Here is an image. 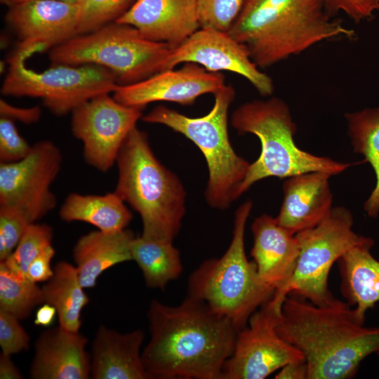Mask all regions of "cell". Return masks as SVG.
<instances>
[{
  "mask_svg": "<svg viewBox=\"0 0 379 379\" xmlns=\"http://www.w3.org/2000/svg\"><path fill=\"white\" fill-rule=\"evenodd\" d=\"M147 319L142 360L150 379H221L239 331L230 320L188 295L176 306L152 300Z\"/></svg>",
  "mask_w": 379,
  "mask_h": 379,
  "instance_id": "obj_1",
  "label": "cell"
},
{
  "mask_svg": "<svg viewBox=\"0 0 379 379\" xmlns=\"http://www.w3.org/2000/svg\"><path fill=\"white\" fill-rule=\"evenodd\" d=\"M277 333L304 355L307 379L353 378L368 356H379V327H366L347 302L317 305L290 293L283 302Z\"/></svg>",
  "mask_w": 379,
  "mask_h": 379,
  "instance_id": "obj_2",
  "label": "cell"
},
{
  "mask_svg": "<svg viewBox=\"0 0 379 379\" xmlns=\"http://www.w3.org/2000/svg\"><path fill=\"white\" fill-rule=\"evenodd\" d=\"M227 32L260 69L323 41L355 37L353 29L331 18L323 0H245Z\"/></svg>",
  "mask_w": 379,
  "mask_h": 379,
  "instance_id": "obj_3",
  "label": "cell"
},
{
  "mask_svg": "<svg viewBox=\"0 0 379 379\" xmlns=\"http://www.w3.org/2000/svg\"><path fill=\"white\" fill-rule=\"evenodd\" d=\"M116 163L114 192L139 213L141 237L173 241L186 211V192L180 179L157 159L147 134L137 126L126 137Z\"/></svg>",
  "mask_w": 379,
  "mask_h": 379,
  "instance_id": "obj_4",
  "label": "cell"
},
{
  "mask_svg": "<svg viewBox=\"0 0 379 379\" xmlns=\"http://www.w3.org/2000/svg\"><path fill=\"white\" fill-rule=\"evenodd\" d=\"M231 124L239 133L256 135L261 142L260 154L250 164L239 187L238 197L255 182L268 177L287 178L314 171L333 175L352 165L298 148L293 140L296 125L289 107L279 98L254 100L241 105L232 114Z\"/></svg>",
  "mask_w": 379,
  "mask_h": 379,
  "instance_id": "obj_5",
  "label": "cell"
},
{
  "mask_svg": "<svg viewBox=\"0 0 379 379\" xmlns=\"http://www.w3.org/2000/svg\"><path fill=\"white\" fill-rule=\"evenodd\" d=\"M252 207L251 201H246L237 208L232 239L225 253L219 258L204 260L187 282L188 296L205 302L238 331L274 293L260 281L254 261L246 255L245 227Z\"/></svg>",
  "mask_w": 379,
  "mask_h": 379,
  "instance_id": "obj_6",
  "label": "cell"
},
{
  "mask_svg": "<svg viewBox=\"0 0 379 379\" xmlns=\"http://www.w3.org/2000/svg\"><path fill=\"white\" fill-rule=\"evenodd\" d=\"M213 95V107L203 117L192 118L158 105L141 119L166 126L199 148L208 169L206 201L212 208L225 210L239 198V187L251 164L235 152L229 138L228 112L235 97L234 87L225 84Z\"/></svg>",
  "mask_w": 379,
  "mask_h": 379,
  "instance_id": "obj_7",
  "label": "cell"
},
{
  "mask_svg": "<svg viewBox=\"0 0 379 379\" xmlns=\"http://www.w3.org/2000/svg\"><path fill=\"white\" fill-rule=\"evenodd\" d=\"M171 50L164 42L145 38L130 25L113 22L53 48L48 58L51 65L104 67L119 86H126L164 71Z\"/></svg>",
  "mask_w": 379,
  "mask_h": 379,
  "instance_id": "obj_8",
  "label": "cell"
},
{
  "mask_svg": "<svg viewBox=\"0 0 379 379\" xmlns=\"http://www.w3.org/2000/svg\"><path fill=\"white\" fill-rule=\"evenodd\" d=\"M32 55L16 48L8 60V73L1 93L4 95L40 98L54 115H66L88 101L113 93L119 84L115 75L96 65H51L38 72L27 68L26 60Z\"/></svg>",
  "mask_w": 379,
  "mask_h": 379,
  "instance_id": "obj_9",
  "label": "cell"
},
{
  "mask_svg": "<svg viewBox=\"0 0 379 379\" xmlns=\"http://www.w3.org/2000/svg\"><path fill=\"white\" fill-rule=\"evenodd\" d=\"M353 217L345 207L333 208L318 225L295 234L300 253L295 271L286 286L272 299L282 304L293 293L317 305H326L335 298L328 288L332 265L364 237L352 230Z\"/></svg>",
  "mask_w": 379,
  "mask_h": 379,
  "instance_id": "obj_10",
  "label": "cell"
},
{
  "mask_svg": "<svg viewBox=\"0 0 379 379\" xmlns=\"http://www.w3.org/2000/svg\"><path fill=\"white\" fill-rule=\"evenodd\" d=\"M281 306L270 298L251 315L237 332L221 379H264L288 363L305 360L302 353L276 331Z\"/></svg>",
  "mask_w": 379,
  "mask_h": 379,
  "instance_id": "obj_11",
  "label": "cell"
},
{
  "mask_svg": "<svg viewBox=\"0 0 379 379\" xmlns=\"http://www.w3.org/2000/svg\"><path fill=\"white\" fill-rule=\"evenodd\" d=\"M62 161L59 148L44 140L32 145L29 154L12 163H0V205L15 207L36 222L56 206L51 185Z\"/></svg>",
  "mask_w": 379,
  "mask_h": 379,
  "instance_id": "obj_12",
  "label": "cell"
},
{
  "mask_svg": "<svg viewBox=\"0 0 379 379\" xmlns=\"http://www.w3.org/2000/svg\"><path fill=\"white\" fill-rule=\"evenodd\" d=\"M142 110L119 103L109 93L97 95L75 108L71 113V129L83 143L86 163L101 172L108 171Z\"/></svg>",
  "mask_w": 379,
  "mask_h": 379,
  "instance_id": "obj_13",
  "label": "cell"
},
{
  "mask_svg": "<svg viewBox=\"0 0 379 379\" xmlns=\"http://www.w3.org/2000/svg\"><path fill=\"white\" fill-rule=\"evenodd\" d=\"M185 62L197 63L210 72L228 71L238 74L262 96H270L274 91L272 78L253 62L246 47L227 32L200 27L171 50L164 70Z\"/></svg>",
  "mask_w": 379,
  "mask_h": 379,
  "instance_id": "obj_14",
  "label": "cell"
},
{
  "mask_svg": "<svg viewBox=\"0 0 379 379\" xmlns=\"http://www.w3.org/2000/svg\"><path fill=\"white\" fill-rule=\"evenodd\" d=\"M79 17L77 2L32 0L8 7L4 19L17 36V48L33 55L76 36Z\"/></svg>",
  "mask_w": 379,
  "mask_h": 379,
  "instance_id": "obj_15",
  "label": "cell"
},
{
  "mask_svg": "<svg viewBox=\"0 0 379 379\" xmlns=\"http://www.w3.org/2000/svg\"><path fill=\"white\" fill-rule=\"evenodd\" d=\"M180 68L164 70L135 84L118 86L113 98L119 103L144 109L149 103L168 101L191 105L198 97L214 94L225 85L220 72H208L194 62Z\"/></svg>",
  "mask_w": 379,
  "mask_h": 379,
  "instance_id": "obj_16",
  "label": "cell"
},
{
  "mask_svg": "<svg viewBox=\"0 0 379 379\" xmlns=\"http://www.w3.org/2000/svg\"><path fill=\"white\" fill-rule=\"evenodd\" d=\"M115 22L173 49L200 28L197 0H136Z\"/></svg>",
  "mask_w": 379,
  "mask_h": 379,
  "instance_id": "obj_17",
  "label": "cell"
},
{
  "mask_svg": "<svg viewBox=\"0 0 379 379\" xmlns=\"http://www.w3.org/2000/svg\"><path fill=\"white\" fill-rule=\"evenodd\" d=\"M88 338L60 326L41 332L34 343L32 379H87L91 376Z\"/></svg>",
  "mask_w": 379,
  "mask_h": 379,
  "instance_id": "obj_18",
  "label": "cell"
},
{
  "mask_svg": "<svg viewBox=\"0 0 379 379\" xmlns=\"http://www.w3.org/2000/svg\"><path fill=\"white\" fill-rule=\"evenodd\" d=\"M253 246L251 255L260 281L274 293L292 277L300 253L295 235L281 226L275 218L263 214L251 225Z\"/></svg>",
  "mask_w": 379,
  "mask_h": 379,
  "instance_id": "obj_19",
  "label": "cell"
},
{
  "mask_svg": "<svg viewBox=\"0 0 379 379\" xmlns=\"http://www.w3.org/2000/svg\"><path fill=\"white\" fill-rule=\"evenodd\" d=\"M331 174L314 171L287 178L277 222L293 234L312 228L332 210Z\"/></svg>",
  "mask_w": 379,
  "mask_h": 379,
  "instance_id": "obj_20",
  "label": "cell"
},
{
  "mask_svg": "<svg viewBox=\"0 0 379 379\" xmlns=\"http://www.w3.org/2000/svg\"><path fill=\"white\" fill-rule=\"evenodd\" d=\"M145 333L136 329L121 333L104 325L98 327L91 350L93 379H150L142 360Z\"/></svg>",
  "mask_w": 379,
  "mask_h": 379,
  "instance_id": "obj_21",
  "label": "cell"
},
{
  "mask_svg": "<svg viewBox=\"0 0 379 379\" xmlns=\"http://www.w3.org/2000/svg\"><path fill=\"white\" fill-rule=\"evenodd\" d=\"M374 241L364 237L338 260L342 292L354 305L356 319L365 324L366 314L379 301V261L371 254Z\"/></svg>",
  "mask_w": 379,
  "mask_h": 379,
  "instance_id": "obj_22",
  "label": "cell"
},
{
  "mask_svg": "<svg viewBox=\"0 0 379 379\" xmlns=\"http://www.w3.org/2000/svg\"><path fill=\"white\" fill-rule=\"evenodd\" d=\"M134 238L126 229L112 232L98 230L81 236L74 246L73 258L82 287H94L103 272L132 260L131 246Z\"/></svg>",
  "mask_w": 379,
  "mask_h": 379,
  "instance_id": "obj_23",
  "label": "cell"
},
{
  "mask_svg": "<svg viewBox=\"0 0 379 379\" xmlns=\"http://www.w3.org/2000/svg\"><path fill=\"white\" fill-rule=\"evenodd\" d=\"M114 192L104 195L69 194L62 204L60 218L66 222L81 221L102 232L126 229L132 214Z\"/></svg>",
  "mask_w": 379,
  "mask_h": 379,
  "instance_id": "obj_24",
  "label": "cell"
},
{
  "mask_svg": "<svg viewBox=\"0 0 379 379\" xmlns=\"http://www.w3.org/2000/svg\"><path fill=\"white\" fill-rule=\"evenodd\" d=\"M41 288L44 303L57 310L59 326L78 332L81 326V312L89 302V298L79 282L76 267L67 261L57 262L52 277Z\"/></svg>",
  "mask_w": 379,
  "mask_h": 379,
  "instance_id": "obj_25",
  "label": "cell"
},
{
  "mask_svg": "<svg viewBox=\"0 0 379 379\" xmlns=\"http://www.w3.org/2000/svg\"><path fill=\"white\" fill-rule=\"evenodd\" d=\"M131 251L132 260L141 270L149 288L164 290L182 272L180 252L171 241L152 240L140 236L132 241Z\"/></svg>",
  "mask_w": 379,
  "mask_h": 379,
  "instance_id": "obj_26",
  "label": "cell"
},
{
  "mask_svg": "<svg viewBox=\"0 0 379 379\" xmlns=\"http://www.w3.org/2000/svg\"><path fill=\"white\" fill-rule=\"evenodd\" d=\"M347 133L354 152L362 154L376 175V185L364 204L371 218L379 213V107L347 113Z\"/></svg>",
  "mask_w": 379,
  "mask_h": 379,
  "instance_id": "obj_27",
  "label": "cell"
},
{
  "mask_svg": "<svg viewBox=\"0 0 379 379\" xmlns=\"http://www.w3.org/2000/svg\"><path fill=\"white\" fill-rule=\"evenodd\" d=\"M44 303L42 288L20 270L11 255L0 261V310L22 320Z\"/></svg>",
  "mask_w": 379,
  "mask_h": 379,
  "instance_id": "obj_28",
  "label": "cell"
},
{
  "mask_svg": "<svg viewBox=\"0 0 379 379\" xmlns=\"http://www.w3.org/2000/svg\"><path fill=\"white\" fill-rule=\"evenodd\" d=\"M77 35L93 32L115 22L134 3L133 0H79Z\"/></svg>",
  "mask_w": 379,
  "mask_h": 379,
  "instance_id": "obj_29",
  "label": "cell"
},
{
  "mask_svg": "<svg viewBox=\"0 0 379 379\" xmlns=\"http://www.w3.org/2000/svg\"><path fill=\"white\" fill-rule=\"evenodd\" d=\"M53 230L47 224L29 223L11 255L20 270L26 275L31 262L52 245Z\"/></svg>",
  "mask_w": 379,
  "mask_h": 379,
  "instance_id": "obj_30",
  "label": "cell"
},
{
  "mask_svg": "<svg viewBox=\"0 0 379 379\" xmlns=\"http://www.w3.org/2000/svg\"><path fill=\"white\" fill-rule=\"evenodd\" d=\"M245 0H197L200 27L228 32Z\"/></svg>",
  "mask_w": 379,
  "mask_h": 379,
  "instance_id": "obj_31",
  "label": "cell"
},
{
  "mask_svg": "<svg viewBox=\"0 0 379 379\" xmlns=\"http://www.w3.org/2000/svg\"><path fill=\"white\" fill-rule=\"evenodd\" d=\"M29 223L20 209L0 205V261L13 253Z\"/></svg>",
  "mask_w": 379,
  "mask_h": 379,
  "instance_id": "obj_32",
  "label": "cell"
},
{
  "mask_svg": "<svg viewBox=\"0 0 379 379\" xmlns=\"http://www.w3.org/2000/svg\"><path fill=\"white\" fill-rule=\"evenodd\" d=\"M32 148L18 133L15 121L0 117V163L18 161L27 157Z\"/></svg>",
  "mask_w": 379,
  "mask_h": 379,
  "instance_id": "obj_33",
  "label": "cell"
},
{
  "mask_svg": "<svg viewBox=\"0 0 379 379\" xmlns=\"http://www.w3.org/2000/svg\"><path fill=\"white\" fill-rule=\"evenodd\" d=\"M29 335L20 319L0 310V346L2 353L12 355L29 348Z\"/></svg>",
  "mask_w": 379,
  "mask_h": 379,
  "instance_id": "obj_34",
  "label": "cell"
},
{
  "mask_svg": "<svg viewBox=\"0 0 379 379\" xmlns=\"http://www.w3.org/2000/svg\"><path fill=\"white\" fill-rule=\"evenodd\" d=\"M332 13H343L356 22L371 18L379 11V0H323Z\"/></svg>",
  "mask_w": 379,
  "mask_h": 379,
  "instance_id": "obj_35",
  "label": "cell"
},
{
  "mask_svg": "<svg viewBox=\"0 0 379 379\" xmlns=\"http://www.w3.org/2000/svg\"><path fill=\"white\" fill-rule=\"evenodd\" d=\"M55 253L52 245L46 248L29 264L26 276L36 283L45 282L49 280L53 274V268L51 262Z\"/></svg>",
  "mask_w": 379,
  "mask_h": 379,
  "instance_id": "obj_36",
  "label": "cell"
},
{
  "mask_svg": "<svg viewBox=\"0 0 379 379\" xmlns=\"http://www.w3.org/2000/svg\"><path fill=\"white\" fill-rule=\"evenodd\" d=\"M41 114V110L39 106L18 107L8 103L2 98L0 100V117L30 124L37 122Z\"/></svg>",
  "mask_w": 379,
  "mask_h": 379,
  "instance_id": "obj_37",
  "label": "cell"
},
{
  "mask_svg": "<svg viewBox=\"0 0 379 379\" xmlns=\"http://www.w3.org/2000/svg\"><path fill=\"white\" fill-rule=\"evenodd\" d=\"M308 368L305 360L293 361L284 366L275 375L277 379H307Z\"/></svg>",
  "mask_w": 379,
  "mask_h": 379,
  "instance_id": "obj_38",
  "label": "cell"
},
{
  "mask_svg": "<svg viewBox=\"0 0 379 379\" xmlns=\"http://www.w3.org/2000/svg\"><path fill=\"white\" fill-rule=\"evenodd\" d=\"M0 378L22 379L23 375L11 359V355L0 354Z\"/></svg>",
  "mask_w": 379,
  "mask_h": 379,
  "instance_id": "obj_39",
  "label": "cell"
},
{
  "mask_svg": "<svg viewBox=\"0 0 379 379\" xmlns=\"http://www.w3.org/2000/svg\"><path fill=\"white\" fill-rule=\"evenodd\" d=\"M57 310L53 305L44 303L37 310L34 323L36 326H48L54 321Z\"/></svg>",
  "mask_w": 379,
  "mask_h": 379,
  "instance_id": "obj_40",
  "label": "cell"
},
{
  "mask_svg": "<svg viewBox=\"0 0 379 379\" xmlns=\"http://www.w3.org/2000/svg\"><path fill=\"white\" fill-rule=\"evenodd\" d=\"M29 1H32V0H0V3L7 7H9V6H11L18 4H20V3H23V2H26ZM58 1H63L72 2V3H77L79 1V0H58Z\"/></svg>",
  "mask_w": 379,
  "mask_h": 379,
  "instance_id": "obj_41",
  "label": "cell"
}]
</instances>
